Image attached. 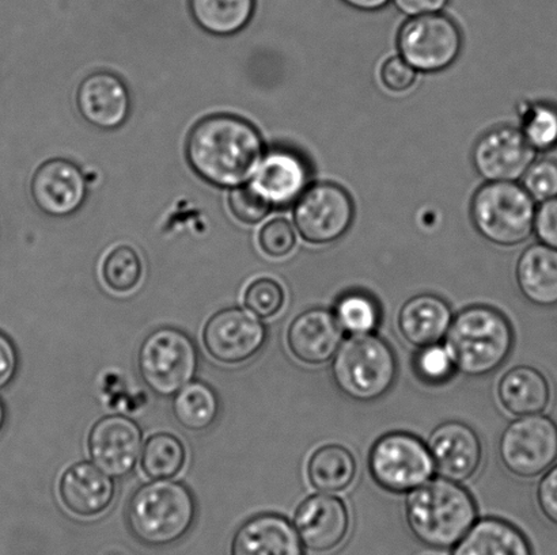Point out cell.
<instances>
[{
    "mask_svg": "<svg viewBox=\"0 0 557 555\" xmlns=\"http://www.w3.org/2000/svg\"><path fill=\"white\" fill-rule=\"evenodd\" d=\"M144 265L133 248L120 247L107 255L102 265V279L113 292L128 293L139 286Z\"/></svg>",
    "mask_w": 557,
    "mask_h": 555,
    "instance_id": "cell-33",
    "label": "cell"
},
{
    "mask_svg": "<svg viewBox=\"0 0 557 555\" xmlns=\"http://www.w3.org/2000/svg\"><path fill=\"white\" fill-rule=\"evenodd\" d=\"M370 475L385 491L404 494L433 477L435 465L428 445L407 432H392L376 440L370 451Z\"/></svg>",
    "mask_w": 557,
    "mask_h": 555,
    "instance_id": "cell-8",
    "label": "cell"
},
{
    "mask_svg": "<svg viewBox=\"0 0 557 555\" xmlns=\"http://www.w3.org/2000/svg\"><path fill=\"white\" fill-rule=\"evenodd\" d=\"M196 519L194 494L182 482L154 480L131 497L127 524L147 547L162 548L187 537Z\"/></svg>",
    "mask_w": 557,
    "mask_h": 555,
    "instance_id": "cell-4",
    "label": "cell"
},
{
    "mask_svg": "<svg viewBox=\"0 0 557 555\" xmlns=\"http://www.w3.org/2000/svg\"><path fill=\"white\" fill-rule=\"evenodd\" d=\"M18 368V353L8 336L0 331V390L9 386Z\"/></svg>",
    "mask_w": 557,
    "mask_h": 555,
    "instance_id": "cell-42",
    "label": "cell"
},
{
    "mask_svg": "<svg viewBox=\"0 0 557 555\" xmlns=\"http://www.w3.org/2000/svg\"><path fill=\"white\" fill-rule=\"evenodd\" d=\"M343 330L335 314L326 308L306 310L287 330V346L295 358L309 366L332 361L342 344Z\"/></svg>",
    "mask_w": 557,
    "mask_h": 555,
    "instance_id": "cell-18",
    "label": "cell"
},
{
    "mask_svg": "<svg viewBox=\"0 0 557 555\" xmlns=\"http://www.w3.org/2000/svg\"><path fill=\"white\" fill-rule=\"evenodd\" d=\"M453 313L449 304L433 293L409 299L398 313V329L417 348L440 344L449 331Z\"/></svg>",
    "mask_w": 557,
    "mask_h": 555,
    "instance_id": "cell-23",
    "label": "cell"
},
{
    "mask_svg": "<svg viewBox=\"0 0 557 555\" xmlns=\"http://www.w3.org/2000/svg\"><path fill=\"white\" fill-rule=\"evenodd\" d=\"M358 466L351 451L338 444L322 445L311 454L308 478L315 491L338 493L352 485Z\"/></svg>",
    "mask_w": 557,
    "mask_h": 555,
    "instance_id": "cell-27",
    "label": "cell"
},
{
    "mask_svg": "<svg viewBox=\"0 0 557 555\" xmlns=\"http://www.w3.org/2000/svg\"><path fill=\"white\" fill-rule=\"evenodd\" d=\"M267 328L242 307L223 308L207 320L203 344L214 361L236 366L253 358L267 342Z\"/></svg>",
    "mask_w": 557,
    "mask_h": 555,
    "instance_id": "cell-12",
    "label": "cell"
},
{
    "mask_svg": "<svg viewBox=\"0 0 557 555\" xmlns=\"http://www.w3.org/2000/svg\"><path fill=\"white\" fill-rule=\"evenodd\" d=\"M349 521L347 505L330 493L306 499L294 516L300 542L314 553H327L341 546L347 538Z\"/></svg>",
    "mask_w": 557,
    "mask_h": 555,
    "instance_id": "cell-15",
    "label": "cell"
},
{
    "mask_svg": "<svg viewBox=\"0 0 557 555\" xmlns=\"http://www.w3.org/2000/svg\"><path fill=\"white\" fill-rule=\"evenodd\" d=\"M141 471L150 480H172L187 464V449L172 433L151 434L140 454Z\"/></svg>",
    "mask_w": 557,
    "mask_h": 555,
    "instance_id": "cell-30",
    "label": "cell"
},
{
    "mask_svg": "<svg viewBox=\"0 0 557 555\" xmlns=\"http://www.w3.org/2000/svg\"><path fill=\"white\" fill-rule=\"evenodd\" d=\"M521 179L522 187L536 203L556 198L557 161L550 157L534 161Z\"/></svg>",
    "mask_w": 557,
    "mask_h": 555,
    "instance_id": "cell-36",
    "label": "cell"
},
{
    "mask_svg": "<svg viewBox=\"0 0 557 555\" xmlns=\"http://www.w3.org/2000/svg\"><path fill=\"white\" fill-rule=\"evenodd\" d=\"M198 366V348L182 330L161 328L141 342L138 353L140 378L157 395L165 399L176 395L193 382Z\"/></svg>",
    "mask_w": 557,
    "mask_h": 555,
    "instance_id": "cell-7",
    "label": "cell"
},
{
    "mask_svg": "<svg viewBox=\"0 0 557 555\" xmlns=\"http://www.w3.org/2000/svg\"><path fill=\"white\" fill-rule=\"evenodd\" d=\"M428 447L433 456L435 471L453 482L471 480L483 459L479 434L467 424H441L430 434Z\"/></svg>",
    "mask_w": 557,
    "mask_h": 555,
    "instance_id": "cell-16",
    "label": "cell"
},
{
    "mask_svg": "<svg viewBox=\"0 0 557 555\" xmlns=\"http://www.w3.org/2000/svg\"><path fill=\"white\" fill-rule=\"evenodd\" d=\"M177 422L190 432H203L220 415V400L214 390L203 382H190L173 400Z\"/></svg>",
    "mask_w": 557,
    "mask_h": 555,
    "instance_id": "cell-29",
    "label": "cell"
},
{
    "mask_svg": "<svg viewBox=\"0 0 557 555\" xmlns=\"http://www.w3.org/2000/svg\"><path fill=\"white\" fill-rule=\"evenodd\" d=\"M253 187L270 201L272 206L297 203L309 188L311 171L309 162L299 152L284 149L272 150L261 160L256 171Z\"/></svg>",
    "mask_w": 557,
    "mask_h": 555,
    "instance_id": "cell-17",
    "label": "cell"
},
{
    "mask_svg": "<svg viewBox=\"0 0 557 555\" xmlns=\"http://www.w3.org/2000/svg\"><path fill=\"white\" fill-rule=\"evenodd\" d=\"M76 102L87 123L101 129L120 127L127 119L131 106L127 87L109 73L87 76L79 86Z\"/></svg>",
    "mask_w": 557,
    "mask_h": 555,
    "instance_id": "cell-21",
    "label": "cell"
},
{
    "mask_svg": "<svg viewBox=\"0 0 557 555\" xmlns=\"http://www.w3.org/2000/svg\"><path fill=\"white\" fill-rule=\"evenodd\" d=\"M502 406L512 416L540 415L549 405L550 388L539 369L520 366L507 371L498 386Z\"/></svg>",
    "mask_w": 557,
    "mask_h": 555,
    "instance_id": "cell-26",
    "label": "cell"
},
{
    "mask_svg": "<svg viewBox=\"0 0 557 555\" xmlns=\"http://www.w3.org/2000/svg\"><path fill=\"white\" fill-rule=\"evenodd\" d=\"M536 154L521 129L500 125L478 140L472 161L480 177L488 182H516L536 161Z\"/></svg>",
    "mask_w": 557,
    "mask_h": 555,
    "instance_id": "cell-13",
    "label": "cell"
},
{
    "mask_svg": "<svg viewBox=\"0 0 557 555\" xmlns=\"http://www.w3.org/2000/svg\"><path fill=\"white\" fill-rule=\"evenodd\" d=\"M297 237L292 225L284 219H274L260 232V247L271 257L281 258L293 252Z\"/></svg>",
    "mask_w": 557,
    "mask_h": 555,
    "instance_id": "cell-38",
    "label": "cell"
},
{
    "mask_svg": "<svg viewBox=\"0 0 557 555\" xmlns=\"http://www.w3.org/2000/svg\"><path fill=\"white\" fill-rule=\"evenodd\" d=\"M534 234L540 243L557 250V195L540 203L534 217Z\"/></svg>",
    "mask_w": 557,
    "mask_h": 555,
    "instance_id": "cell-40",
    "label": "cell"
},
{
    "mask_svg": "<svg viewBox=\"0 0 557 555\" xmlns=\"http://www.w3.org/2000/svg\"><path fill=\"white\" fill-rule=\"evenodd\" d=\"M286 302V293L277 281L261 277L250 282L244 293V304L248 312L260 319H269L281 313Z\"/></svg>",
    "mask_w": 557,
    "mask_h": 555,
    "instance_id": "cell-35",
    "label": "cell"
},
{
    "mask_svg": "<svg viewBox=\"0 0 557 555\" xmlns=\"http://www.w3.org/2000/svg\"><path fill=\"white\" fill-rule=\"evenodd\" d=\"M381 80L387 90L407 91L417 81V70L403 58H391L382 65Z\"/></svg>",
    "mask_w": 557,
    "mask_h": 555,
    "instance_id": "cell-39",
    "label": "cell"
},
{
    "mask_svg": "<svg viewBox=\"0 0 557 555\" xmlns=\"http://www.w3.org/2000/svg\"><path fill=\"white\" fill-rule=\"evenodd\" d=\"M517 282L529 302L557 306V250L543 243L529 247L518 260Z\"/></svg>",
    "mask_w": 557,
    "mask_h": 555,
    "instance_id": "cell-24",
    "label": "cell"
},
{
    "mask_svg": "<svg viewBox=\"0 0 557 555\" xmlns=\"http://www.w3.org/2000/svg\"><path fill=\"white\" fill-rule=\"evenodd\" d=\"M522 134L536 152L557 149V105L554 102L525 103L522 111Z\"/></svg>",
    "mask_w": 557,
    "mask_h": 555,
    "instance_id": "cell-32",
    "label": "cell"
},
{
    "mask_svg": "<svg viewBox=\"0 0 557 555\" xmlns=\"http://www.w3.org/2000/svg\"><path fill=\"white\" fill-rule=\"evenodd\" d=\"M189 5L201 29L211 35L231 36L252 20L256 0H190Z\"/></svg>",
    "mask_w": 557,
    "mask_h": 555,
    "instance_id": "cell-28",
    "label": "cell"
},
{
    "mask_svg": "<svg viewBox=\"0 0 557 555\" xmlns=\"http://www.w3.org/2000/svg\"><path fill=\"white\" fill-rule=\"evenodd\" d=\"M332 377L348 399L359 402L379 400L396 382L395 352L374 335L351 336L333 356Z\"/></svg>",
    "mask_w": 557,
    "mask_h": 555,
    "instance_id": "cell-5",
    "label": "cell"
},
{
    "mask_svg": "<svg viewBox=\"0 0 557 555\" xmlns=\"http://www.w3.org/2000/svg\"><path fill=\"white\" fill-rule=\"evenodd\" d=\"M342 2L351 9L364 11V13H373V11L385 9L392 0H342Z\"/></svg>",
    "mask_w": 557,
    "mask_h": 555,
    "instance_id": "cell-44",
    "label": "cell"
},
{
    "mask_svg": "<svg viewBox=\"0 0 557 555\" xmlns=\"http://www.w3.org/2000/svg\"><path fill=\"white\" fill-rule=\"evenodd\" d=\"M114 482L90 462H79L63 472L59 496L64 508L79 518H96L111 507Z\"/></svg>",
    "mask_w": 557,
    "mask_h": 555,
    "instance_id": "cell-20",
    "label": "cell"
},
{
    "mask_svg": "<svg viewBox=\"0 0 557 555\" xmlns=\"http://www.w3.org/2000/svg\"><path fill=\"white\" fill-rule=\"evenodd\" d=\"M515 331L509 319L491 306L476 304L463 308L451 320L446 335L458 371L468 377L493 374L510 356Z\"/></svg>",
    "mask_w": 557,
    "mask_h": 555,
    "instance_id": "cell-3",
    "label": "cell"
},
{
    "mask_svg": "<svg viewBox=\"0 0 557 555\" xmlns=\"http://www.w3.org/2000/svg\"><path fill=\"white\" fill-rule=\"evenodd\" d=\"M263 156L264 144L258 129L232 114L206 117L188 136L190 166L218 187H239L247 182Z\"/></svg>",
    "mask_w": 557,
    "mask_h": 555,
    "instance_id": "cell-1",
    "label": "cell"
},
{
    "mask_svg": "<svg viewBox=\"0 0 557 555\" xmlns=\"http://www.w3.org/2000/svg\"><path fill=\"white\" fill-rule=\"evenodd\" d=\"M144 433L138 424L120 415L102 417L87 438L89 456L98 469L112 478L128 476L140 458Z\"/></svg>",
    "mask_w": 557,
    "mask_h": 555,
    "instance_id": "cell-14",
    "label": "cell"
},
{
    "mask_svg": "<svg viewBox=\"0 0 557 555\" xmlns=\"http://www.w3.org/2000/svg\"><path fill=\"white\" fill-rule=\"evenodd\" d=\"M32 195L48 215L67 216L79 210L85 201V178L73 162L48 161L33 176Z\"/></svg>",
    "mask_w": 557,
    "mask_h": 555,
    "instance_id": "cell-19",
    "label": "cell"
},
{
    "mask_svg": "<svg viewBox=\"0 0 557 555\" xmlns=\"http://www.w3.org/2000/svg\"><path fill=\"white\" fill-rule=\"evenodd\" d=\"M335 318L343 331L351 336L373 335L380 328V303L364 291H348L337 299Z\"/></svg>",
    "mask_w": 557,
    "mask_h": 555,
    "instance_id": "cell-31",
    "label": "cell"
},
{
    "mask_svg": "<svg viewBox=\"0 0 557 555\" xmlns=\"http://www.w3.org/2000/svg\"><path fill=\"white\" fill-rule=\"evenodd\" d=\"M502 464L520 478H536L547 472L557 461V426L547 416H523L502 433Z\"/></svg>",
    "mask_w": 557,
    "mask_h": 555,
    "instance_id": "cell-10",
    "label": "cell"
},
{
    "mask_svg": "<svg viewBox=\"0 0 557 555\" xmlns=\"http://www.w3.org/2000/svg\"><path fill=\"white\" fill-rule=\"evenodd\" d=\"M355 206L351 195L341 185H311L295 204L294 222L300 236L310 243L336 242L349 230Z\"/></svg>",
    "mask_w": 557,
    "mask_h": 555,
    "instance_id": "cell-11",
    "label": "cell"
},
{
    "mask_svg": "<svg viewBox=\"0 0 557 555\" xmlns=\"http://www.w3.org/2000/svg\"><path fill=\"white\" fill-rule=\"evenodd\" d=\"M414 374L423 383L441 386L449 382L457 373L455 361L446 346L440 344L419 348L413 361Z\"/></svg>",
    "mask_w": 557,
    "mask_h": 555,
    "instance_id": "cell-34",
    "label": "cell"
},
{
    "mask_svg": "<svg viewBox=\"0 0 557 555\" xmlns=\"http://www.w3.org/2000/svg\"><path fill=\"white\" fill-rule=\"evenodd\" d=\"M398 51L422 73H440L460 56L462 35L449 16L441 13L412 16L401 26Z\"/></svg>",
    "mask_w": 557,
    "mask_h": 555,
    "instance_id": "cell-9",
    "label": "cell"
},
{
    "mask_svg": "<svg viewBox=\"0 0 557 555\" xmlns=\"http://www.w3.org/2000/svg\"><path fill=\"white\" fill-rule=\"evenodd\" d=\"M453 555H533L531 543L509 521L484 518L457 543Z\"/></svg>",
    "mask_w": 557,
    "mask_h": 555,
    "instance_id": "cell-25",
    "label": "cell"
},
{
    "mask_svg": "<svg viewBox=\"0 0 557 555\" xmlns=\"http://www.w3.org/2000/svg\"><path fill=\"white\" fill-rule=\"evenodd\" d=\"M400 13L409 16L441 13L450 0H392Z\"/></svg>",
    "mask_w": 557,
    "mask_h": 555,
    "instance_id": "cell-43",
    "label": "cell"
},
{
    "mask_svg": "<svg viewBox=\"0 0 557 555\" xmlns=\"http://www.w3.org/2000/svg\"><path fill=\"white\" fill-rule=\"evenodd\" d=\"M228 205H231L234 216L247 225H255V223L263 220L272 209L270 201L253 185L234 189L228 198Z\"/></svg>",
    "mask_w": 557,
    "mask_h": 555,
    "instance_id": "cell-37",
    "label": "cell"
},
{
    "mask_svg": "<svg viewBox=\"0 0 557 555\" xmlns=\"http://www.w3.org/2000/svg\"><path fill=\"white\" fill-rule=\"evenodd\" d=\"M231 555H302L295 527L275 514L253 516L233 537Z\"/></svg>",
    "mask_w": 557,
    "mask_h": 555,
    "instance_id": "cell-22",
    "label": "cell"
},
{
    "mask_svg": "<svg viewBox=\"0 0 557 555\" xmlns=\"http://www.w3.org/2000/svg\"><path fill=\"white\" fill-rule=\"evenodd\" d=\"M537 502L545 518L557 526V466L550 467L540 481Z\"/></svg>",
    "mask_w": 557,
    "mask_h": 555,
    "instance_id": "cell-41",
    "label": "cell"
},
{
    "mask_svg": "<svg viewBox=\"0 0 557 555\" xmlns=\"http://www.w3.org/2000/svg\"><path fill=\"white\" fill-rule=\"evenodd\" d=\"M537 205L522 185L488 182L473 195L471 215L480 236L499 247H517L534 232Z\"/></svg>",
    "mask_w": 557,
    "mask_h": 555,
    "instance_id": "cell-6",
    "label": "cell"
},
{
    "mask_svg": "<svg viewBox=\"0 0 557 555\" xmlns=\"http://www.w3.org/2000/svg\"><path fill=\"white\" fill-rule=\"evenodd\" d=\"M4 421H5L4 405H3V402L0 401V432H2V429L4 427Z\"/></svg>",
    "mask_w": 557,
    "mask_h": 555,
    "instance_id": "cell-45",
    "label": "cell"
},
{
    "mask_svg": "<svg viewBox=\"0 0 557 555\" xmlns=\"http://www.w3.org/2000/svg\"><path fill=\"white\" fill-rule=\"evenodd\" d=\"M406 510L414 538L440 551L456 546L478 519V505L472 494L445 478L414 489L409 494Z\"/></svg>",
    "mask_w": 557,
    "mask_h": 555,
    "instance_id": "cell-2",
    "label": "cell"
}]
</instances>
